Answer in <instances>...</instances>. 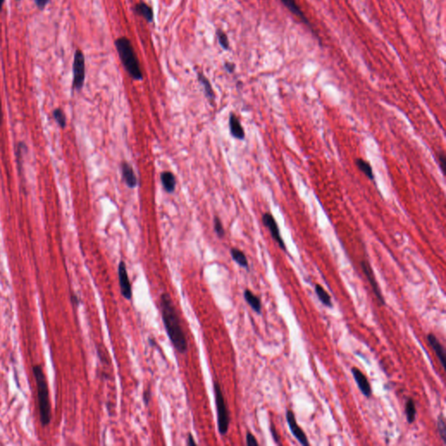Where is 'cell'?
<instances>
[{
	"label": "cell",
	"instance_id": "6da1fadb",
	"mask_svg": "<svg viewBox=\"0 0 446 446\" xmlns=\"http://www.w3.org/2000/svg\"><path fill=\"white\" fill-rule=\"evenodd\" d=\"M163 324L174 349L181 354L188 351V340L183 331L177 310L170 295L162 293L159 298Z\"/></svg>",
	"mask_w": 446,
	"mask_h": 446
},
{
	"label": "cell",
	"instance_id": "8fae6325",
	"mask_svg": "<svg viewBox=\"0 0 446 446\" xmlns=\"http://www.w3.org/2000/svg\"><path fill=\"white\" fill-rule=\"evenodd\" d=\"M121 172H122V179L124 180L127 186L130 189H134L138 185V181L134 171L132 169V166L127 161L121 163Z\"/></svg>",
	"mask_w": 446,
	"mask_h": 446
},
{
	"label": "cell",
	"instance_id": "4fadbf2b",
	"mask_svg": "<svg viewBox=\"0 0 446 446\" xmlns=\"http://www.w3.org/2000/svg\"><path fill=\"white\" fill-rule=\"evenodd\" d=\"M229 128L232 136L237 140H244L245 138L244 129L235 114H231L229 116Z\"/></svg>",
	"mask_w": 446,
	"mask_h": 446
},
{
	"label": "cell",
	"instance_id": "52a82bcc",
	"mask_svg": "<svg viewBox=\"0 0 446 446\" xmlns=\"http://www.w3.org/2000/svg\"><path fill=\"white\" fill-rule=\"evenodd\" d=\"M118 276L119 284L121 287V294L126 300H132V291L131 283L129 280L128 274L127 270V266L124 261H120L118 266Z\"/></svg>",
	"mask_w": 446,
	"mask_h": 446
},
{
	"label": "cell",
	"instance_id": "30bf717a",
	"mask_svg": "<svg viewBox=\"0 0 446 446\" xmlns=\"http://www.w3.org/2000/svg\"><path fill=\"white\" fill-rule=\"evenodd\" d=\"M353 378L355 380L357 387L359 388L360 391L363 393L364 397H371L372 395V389H371V383L369 382L366 376L363 374L362 371H360L358 368L353 367L351 370Z\"/></svg>",
	"mask_w": 446,
	"mask_h": 446
},
{
	"label": "cell",
	"instance_id": "83f0119b",
	"mask_svg": "<svg viewBox=\"0 0 446 446\" xmlns=\"http://www.w3.org/2000/svg\"><path fill=\"white\" fill-rule=\"evenodd\" d=\"M446 154H445V152H439V166H440V168H441V170H442L443 172H444V165L446 164Z\"/></svg>",
	"mask_w": 446,
	"mask_h": 446
},
{
	"label": "cell",
	"instance_id": "cb8c5ba5",
	"mask_svg": "<svg viewBox=\"0 0 446 446\" xmlns=\"http://www.w3.org/2000/svg\"><path fill=\"white\" fill-rule=\"evenodd\" d=\"M216 36L218 38L220 46L224 50L229 49V40L227 38V35L221 29L216 31Z\"/></svg>",
	"mask_w": 446,
	"mask_h": 446
},
{
	"label": "cell",
	"instance_id": "9a60e30c",
	"mask_svg": "<svg viewBox=\"0 0 446 446\" xmlns=\"http://www.w3.org/2000/svg\"><path fill=\"white\" fill-rule=\"evenodd\" d=\"M134 12L138 15L142 17L148 23H152L154 21L153 8L145 2L137 3L134 6Z\"/></svg>",
	"mask_w": 446,
	"mask_h": 446
},
{
	"label": "cell",
	"instance_id": "277c9868",
	"mask_svg": "<svg viewBox=\"0 0 446 446\" xmlns=\"http://www.w3.org/2000/svg\"><path fill=\"white\" fill-rule=\"evenodd\" d=\"M214 394L217 414L218 431L222 436H226L229 430L230 415L227 408V402L225 400V397L223 393L222 386L217 381L214 382Z\"/></svg>",
	"mask_w": 446,
	"mask_h": 446
},
{
	"label": "cell",
	"instance_id": "3957f363",
	"mask_svg": "<svg viewBox=\"0 0 446 446\" xmlns=\"http://www.w3.org/2000/svg\"><path fill=\"white\" fill-rule=\"evenodd\" d=\"M35 380L38 388V408L40 415V422L43 426H46L51 422V405H50L49 390L46 382V376L40 365L32 367Z\"/></svg>",
	"mask_w": 446,
	"mask_h": 446
},
{
	"label": "cell",
	"instance_id": "d6a6232c",
	"mask_svg": "<svg viewBox=\"0 0 446 446\" xmlns=\"http://www.w3.org/2000/svg\"><path fill=\"white\" fill-rule=\"evenodd\" d=\"M195 445H196V442L194 441L193 435L189 433V436H188V439H187V446H195Z\"/></svg>",
	"mask_w": 446,
	"mask_h": 446
},
{
	"label": "cell",
	"instance_id": "2e32d148",
	"mask_svg": "<svg viewBox=\"0 0 446 446\" xmlns=\"http://www.w3.org/2000/svg\"><path fill=\"white\" fill-rule=\"evenodd\" d=\"M244 299L246 301L247 303L251 307V309L257 314H261V300L258 297L257 295H255L253 292L250 290V289H245L244 291Z\"/></svg>",
	"mask_w": 446,
	"mask_h": 446
},
{
	"label": "cell",
	"instance_id": "9c48e42d",
	"mask_svg": "<svg viewBox=\"0 0 446 446\" xmlns=\"http://www.w3.org/2000/svg\"><path fill=\"white\" fill-rule=\"evenodd\" d=\"M360 265H361V268L363 269L364 275L366 276L367 279H368L369 283L371 284V287H372V289H373L375 295L377 296L378 301L380 302L382 305H384L385 301H384V298L382 296L380 288L378 287V284L377 283L376 278H375L374 273H373V270L371 269V265L369 264V262H367L366 261H363V260L360 261Z\"/></svg>",
	"mask_w": 446,
	"mask_h": 446
},
{
	"label": "cell",
	"instance_id": "f1b7e54d",
	"mask_svg": "<svg viewBox=\"0 0 446 446\" xmlns=\"http://www.w3.org/2000/svg\"><path fill=\"white\" fill-rule=\"evenodd\" d=\"M150 399H151V390H149V389L145 390L143 393V402L146 406H148L149 405Z\"/></svg>",
	"mask_w": 446,
	"mask_h": 446
},
{
	"label": "cell",
	"instance_id": "4dcf8cb0",
	"mask_svg": "<svg viewBox=\"0 0 446 446\" xmlns=\"http://www.w3.org/2000/svg\"><path fill=\"white\" fill-rule=\"evenodd\" d=\"M34 1L35 4L39 10H44V8L46 7V4L49 2V0H34Z\"/></svg>",
	"mask_w": 446,
	"mask_h": 446
},
{
	"label": "cell",
	"instance_id": "e0dca14e",
	"mask_svg": "<svg viewBox=\"0 0 446 446\" xmlns=\"http://www.w3.org/2000/svg\"><path fill=\"white\" fill-rule=\"evenodd\" d=\"M160 181L163 188L167 193H173L176 187V180L173 173L169 171H165L160 174Z\"/></svg>",
	"mask_w": 446,
	"mask_h": 446
},
{
	"label": "cell",
	"instance_id": "ffe728a7",
	"mask_svg": "<svg viewBox=\"0 0 446 446\" xmlns=\"http://www.w3.org/2000/svg\"><path fill=\"white\" fill-rule=\"evenodd\" d=\"M355 166L358 167L359 169L363 174L366 175L367 178H369L370 180H374V173H373V169H372V166H371V164L364 160V159H362V158H357L355 159Z\"/></svg>",
	"mask_w": 446,
	"mask_h": 446
},
{
	"label": "cell",
	"instance_id": "7402d4cb",
	"mask_svg": "<svg viewBox=\"0 0 446 446\" xmlns=\"http://www.w3.org/2000/svg\"><path fill=\"white\" fill-rule=\"evenodd\" d=\"M405 414L409 423H412L416 419V409L415 402L412 397L409 398L405 405Z\"/></svg>",
	"mask_w": 446,
	"mask_h": 446
},
{
	"label": "cell",
	"instance_id": "8992f818",
	"mask_svg": "<svg viewBox=\"0 0 446 446\" xmlns=\"http://www.w3.org/2000/svg\"><path fill=\"white\" fill-rule=\"evenodd\" d=\"M261 220H262L263 225L269 229V233L272 236V238L274 239V241L278 244V246L280 247L282 250L286 251V245H285L284 239L281 235L280 229H279L278 224L276 223L275 217L270 213H264L262 215Z\"/></svg>",
	"mask_w": 446,
	"mask_h": 446
},
{
	"label": "cell",
	"instance_id": "f546056e",
	"mask_svg": "<svg viewBox=\"0 0 446 446\" xmlns=\"http://www.w3.org/2000/svg\"><path fill=\"white\" fill-rule=\"evenodd\" d=\"M270 431H271V434H272L274 441H275L276 444H278V445H279V444H281L280 439H279V436H278V435H277V433H276V428H275V426H274V424H273V423L272 424H271V426H270Z\"/></svg>",
	"mask_w": 446,
	"mask_h": 446
},
{
	"label": "cell",
	"instance_id": "7c38bea8",
	"mask_svg": "<svg viewBox=\"0 0 446 446\" xmlns=\"http://www.w3.org/2000/svg\"><path fill=\"white\" fill-rule=\"evenodd\" d=\"M427 339L429 344L434 350L435 353L438 356L443 369H446V350L443 347L442 344H440L439 339L435 337L433 334H429Z\"/></svg>",
	"mask_w": 446,
	"mask_h": 446
},
{
	"label": "cell",
	"instance_id": "e575fe53",
	"mask_svg": "<svg viewBox=\"0 0 446 446\" xmlns=\"http://www.w3.org/2000/svg\"><path fill=\"white\" fill-rule=\"evenodd\" d=\"M2 121H3V111H2V103H1V99H0V125L2 123Z\"/></svg>",
	"mask_w": 446,
	"mask_h": 446
},
{
	"label": "cell",
	"instance_id": "7a4b0ae2",
	"mask_svg": "<svg viewBox=\"0 0 446 446\" xmlns=\"http://www.w3.org/2000/svg\"><path fill=\"white\" fill-rule=\"evenodd\" d=\"M114 45L121 63L131 78L134 80H142L143 73L140 68V61L131 40L127 37H121L114 41Z\"/></svg>",
	"mask_w": 446,
	"mask_h": 446
},
{
	"label": "cell",
	"instance_id": "d4e9b609",
	"mask_svg": "<svg viewBox=\"0 0 446 446\" xmlns=\"http://www.w3.org/2000/svg\"><path fill=\"white\" fill-rule=\"evenodd\" d=\"M53 117L56 120L58 124L60 125L61 128L65 127V126H66V118H65L64 112L61 108H58V109H55L53 111Z\"/></svg>",
	"mask_w": 446,
	"mask_h": 446
},
{
	"label": "cell",
	"instance_id": "d6986e66",
	"mask_svg": "<svg viewBox=\"0 0 446 446\" xmlns=\"http://www.w3.org/2000/svg\"><path fill=\"white\" fill-rule=\"evenodd\" d=\"M231 257L234 261L242 268L244 269H249V261L247 259L245 254L242 252V250H238L233 248L230 250Z\"/></svg>",
	"mask_w": 446,
	"mask_h": 446
},
{
	"label": "cell",
	"instance_id": "8d00e7d4",
	"mask_svg": "<svg viewBox=\"0 0 446 446\" xmlns=\"http://www.w3.org/2000/svg\"><path fill=\"white\" fill-rule=\"evenodd\" d=\"M17 1H19V0H17Z\"/></svg>",
	"mask_w": 446,
	"mask_h": 446
},
{
	"label": "cell",
	"instance_id": "44dd1931",
	"mask_svg": "<svg viewBox=\"0 0 446 446\" xmlns=\"http://www.w3.org/2000/svg\"><path fill=\"white\" fill-rule=\"evenodd\" d=\"M315 291H316V294L318 295V298L320 300L323 305H325L326 307H329L331 308L333 306L332 301H331V297L330 295L328 294V292L326 291L325 289L322 287V286L319 285V284H317L316 287H315Z\"/></svg>",
	"mask_w": 446,
	"mask_h": 446
},
{
	"label": "cell",
	"instance_id": "5b68a950",
	"mask_svg": "<svg viewBox=\"0 0 446 446\" xmlns=\"http://www.w3.org/2000/svg\"><path fill=\"white\" fill-rule=\"evenodd\" d=\"M72 72H73L72 87L77 91H80L83 88L86 79V63L83 53L79 49L76 50L74 53Z\"/></svg>",
	"mask_w": 446,
	"mask_h": 446
},
{
	"label": "cell",
	"instance_id": "ac0fdd59",
	"mask_svg": "<svg viewBox=\"0 0 446 446\" xmlns=\"http://www.w3.org/2000/svg\"><path fill=\"white\" fill-rule=\"evenodd\" d=\"M197 77H198V80H199L200 85L203 87L206 97L208 98L209 101H214L215 98H216V96H215V93H214V90H213L211 83L209 82L208 78L202 72H198Z\"/></svg>",
	"mask_w": 446,
	"mask_h": 446
},
{
	"label": "cell",
	"instance_id": "836d02e7",
	"mask_svg": "<svg viewBox=\"0 0 446 446\" xmlns=\"http://www.w3.org/2000/svg\"><path fill=\"white\" fill-rule=\"evenodd\" d=\"M72 302L74 303V305H75V306H78V305H79V303H80V300H79V298H78V296H77V295H72Z\"/></svg>",
	"mask_w": 446,
	"mask_h": 446
},
{
	"label": "cell",
	"instance_id": "603a6c76",
	"mask_svg": "<svg viewBox=\"0 0 446 446\" xmlns=\"http://www.w3.org/2000/svg\"><path fill=\"white\" fill-rule=\"evenodd\" d=\"M437 429L439 431V436L443 440V442L446 445V418L443 415H440L438 417L437 421Z\"/></svg>",
	"mask_w": 446,
	"mask_h": 446
},
{
	"label": "cell",
	"instance_id": "484cf974",
	"mask_svg": "<svg viewBox=\"0 0 446 446\" xmlns=\"http://www.w3.org/2000/svg\"><path fill=\"white\" fill-rule=\"evenodd\" d=\"M214 227H215V231H216V234L218 235V237H220V238L224 237V235H225V230H224V227H223L222 221H221L219 217H217V216H216V217L214 218Z\"/></svg>",
	"mask_w": 446,
	"mask_h": 446
},
{
	"label": "cell",
	"instance_id": "4316f807",
	"mask_svg": "<svg viewBox=\"0 0 446 446\" xmlns=\"http://www.w3.org/2000/svg\"><path fill=\"white\" fill-rule=\"evenodd\" d=\"M246 444L247 446H259V443H258L257 439H255V437L251 432H248V433H247Z\"/></svg>",
	"mask_w": 446,
	"mask_h": 446
},
{
	"label": "cell",
	"instance_id": "1f68e13d",
	"mask_svg": "<svg viewBox=\"0 0 446 446\" xmlns=\"http://www.w3.org/2000/svg\"><path fill=\"white\" fill-rule=\"evenodd\" d=\"M225 68L229 73H232L235 71V64H233V63H230V62H226L225 63Z\"/></svg>",
	"mask_w": 446,
	"mask_h": 446
},
{
	"label": "cell",
	"instance_id": "5bb4252c",
	"mask_svg": "<svg viewBox=\"0 0 446 446\" xmlns=\"http://www.w3.org/2000/svg\"><path fill=\"white\" fill-rule=\"evenodd\" d=\"M282 3L286 6V7L290 11V12L294 14V15L296 16L303 24H305L306 26L310 27V21L309 19H307L306 16L303 13V11L301 10V8L299 7L298 4H296L295 0H281Z\"/></svg>",
	"mask_w": 446,
	"mask_h": 446
},
{
	"label": "cell",
	"instance_id": "ba28073f",
	"mask_svg": "<svg viewBox=\"0 0 446 446\" xmlns=\"http://www.w3.org/2000/svg\"><path fill=\"white\" fill-rule=\"evenodd\" d=\"M286 420H287V425L291 431L292 435L298 440V442L304 446H310V442L308 440L306 434L304 433L302 428L299 427L296 419H295V414L290 410H288L286 413Z\"/></svg>",
	"mask_w": 446,
	"mask_h": 446
},
{
	"label": "cell",
	"instance_id": "d590c367",
	"mask_svg": "<svg viewBox=\"0 0 446 446\" xmlns=\"http://www.w3.org/2000/svg\"><path fill=\"white\" fill-rule=\"evenodd\" d=\"M4 0H0V12L2 11V7H3V4H4Z\"/></svg>",
	"mask_w": 446,
	"mask_h": 446
}]
</instances>
